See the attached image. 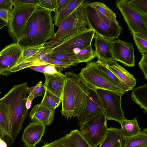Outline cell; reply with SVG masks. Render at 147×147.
<instances>
[{
  "label": "cell",
  "instance_id": "obj_42",
  "mask_svg": "<svg viewBox=\"0 0 147 147\" xmlns=\"http://www.w3.org/2000/svg\"><path fill=\"white\" fill-rule=\"evenodd\" d=\"M13 6L12 0H0V9H5L11 12Z\"/></svg>",
  "mask_w": 147,
  "mask_h": 147
},
{
  "label": "cell",
  "instance_id": "obj_49",
  "mask_svg": "<svg viewBox=\"0 0 147 147\" xmlns=\"http://www.w3.org/2000/svg\"><path fill=\"white\" fill-rule=\"evenodd\" d=\"M133 147H147V146H139Z\"/></svg>",
  "mask_w": 147,
  "mask_h": 147
},
{
  "label": "cell",
  "instance_id": "obj_40",
  "mask_svg": "<svg viewBox=\"0 0 147 147\" xmlns=\"http://www.w3.org/2000/svg\"><path fill=\"white\" fill-rule=\"evenodd\" d=\"M69 0H56L55 14L60 12L67 5Z\"/></svg>",
  "mask_w": 147,
  "mask_h": 147
},
{
  "label": "cell",
  "instance_id": "obj_20",
  "mask_svg": "<svg viewBox=\"0 0 147 147\" xmlns=\"http://www.w3.org/2000/svg\"><path fill=\"white\" fill-rule=\"evenodd\" d=\"M45 89L61 98L66 75L61 72L53 74H44Z\"/></svg>",
  "mask_w": 147,
  "mask_h": 147
},
{
  "label": "cell",
  "instance_id": "obj_36",
  "mask_svg": "<svg viewBox=\"0 0 147 147\" xmlns=\"http://www.w3.org/2000/svg\"><path fill=\"white\" fill-rule=\"evenodd\" d=\"M40 147H73L69 140V134H67L64 136L55 140L53 142L45 143Z\"/></svg>",
  "mask_w": 147,
  "mask_h": 147
},
{
  "label": "cell",
  "instance_id": "obj_2",
  "mask_svg": "<svg viewBox=\"0 0 147 147\" xmlns=\"http://www.w3.org/2000/svg\"><path fill=\"white\" fill-rule=\"evenodd\" d=\"M65 75L61 113L67 118L78 117L85 107L87 96L92 88L73 71L67 72Z\"/></svg>",
  "mask_w": 147,
  "mask_h": 147
},
{
  "label": "cell",
  "instance_id": "obj_22",
  "mask_svg": "<svg viewBox=\"0 0 147 147\" xmlns=\"http://www.w3.org/2000/svg\"><path fill=\"white\" fill-rule=\"evenodd\" d=\"M147 146V128H144L138 134L129 137L121 136V147Z\"/></svg>",
  "mask_w": 147,
  "mask_h": 147
},
{
  "label": "cell",
  "instance_id": "obj_9",
  "mask_svg": "<svg viewBox=\"0 0 147 147\" xmlns=\"http://www.w3.org/2000/svg\"><path fill=\"white\" fill-rule=\"evenodd\" d=\"M115 3L131 32L147 34V15L135 10L129 4L127 0H117Z\"/></svg>",
  "mask_w": 147,
  "mask_h": 147
},
{
  "label": "cell",
  "instance_id": "obj_18",
  "mask_svg": "<svg viewBox=\"0 0 147 147\" xmlns=\"http://www.w3.org/2000/svg\"><path fill=\"white\" fill-rule=\"evenodd\" d=\"M100 18L109 27L122 30L116 20V16L110 8L100 2L90 3Z\"/></svg>",
  "mask_w": 147,
  "mask_h": 147
},
{
  "label": "cell",
  "instance_id": "obj_32",
  "mask_svg": "<svg viewBox=\"0 0 147 147\" xmlns=\"http://www.w3.org/2000/svg\"><path fill=\"white\" fill-rule=\"evenodd\" d=\"M76 55L79 63L89 62L95 57L91 45L81 49Z\"/></svg>",
  "mask_w": 147,
  "mask_h": 147
},
{
  "label": "cell",
  "instance_id": "obj_13",
  "mask_svg": "<svg viewBox=\"0 0 147 147\" xmlns=\"http://www.w3.org/2000/svg\"><path fill=\"white\" fill-rule=\"evenodd\" d=\"M103 111L101 101L96 91L91 89L87 97L85 107L78 117V125L82 126Z\"/></svg>",
  "mask_w": 147,
  "mask_h": 147
},
{
  "label": "cell",
  "instance_id": "obj_29",
  "mask_svg": "<svg viewBox=\"0 0 147 147\" xmlns=\"http://www.w3.org/2000/svg\"><path fill=\"white\" fill-rule=\"evenodd\" d=\"M0 125L5 136L10 139L11 130L9 121L6 108L0 100Z\"/></svg>",
  "mask_w": 147,
  "mask_h": 147
},
{
  "label": "cell",
  "instance_id": "obj_45",
  "mask_svg": "<svg viewBox=\"0 0 147 147\" xmlns=\"http://www.w3.org/2000/svg\"><path fill=\"white\" fill-rule=\"evenodd\" d=\"M32 100L30 98H26V106L27 109L28 110L31 107L32 105Z\"/></svg>",
  "mask_w": 147,
  "mask_h": 147
},
{
  "label": "cell",
  "instance_id": "obj_1",
  "mask_svg": "<svg viewBox=\"0 0 147 147\" xmlns=\"http://www.w3.org/2000/svg\"><path fill=\"white\" fill-rule=\"evenodd\" d=\"M51 12L38 8L32 13L17 42L22 49L44 44L53 37L55 33Z\"/></svg>",
  "mask_w": 147,
  "mask_h": 147
},
{
  "label": "cell",
  "instance_id": "obj_5",
  "mask_svg": "<svg viewBox=\"0 0 147 147\" xmlns=\"http://www.w3.org/2000/svg\"><path fill=\"white\" fill-rule=\"evenodd\" d=\"M13 9L7 26L10 36L15 41L20 39L28 20L37 8V5H30L12 0Z\"/></svg>",
  "mask_w": 147,
  "mask_h": 147
},
{
  "label": "cell",
  "instance_id": "obj_33",
  "mask_svg": "<svg viewBox=\"0 0 147 147\" xmlns=\"http://www.w3.org/2000/svg\"><path fill=\"white\" fill-rule=\"evenodd\" d=\"M137 48L142 54L147 53V34L131 32Z\"/></svg>",
  "mask_w": 147,
  "mask_h": 147
},
{
  "label": "cell",
  "instance_id": "obj_34",
  "mask_svg": "<svg viewBox=\"0 0 147 147\" xmlns=\"http://www.w3.org/2000/svg\"><path fill=\"white\" fill-rule=\"evenodd\" d=\"M44 45V44H42L37 46L27 47L24 49L18 62L15 66L22 63L27 59L35 55L40 51Z\"/></svg>",
  "mask_w": 147,
  "mask_h": 147
},
{
  "label": "cell",
  "instance_id": "obj_19",
  "mask_svg": "<svg viewBox=\"0 0 147 147\" xmlns=\"http://www.w3.org/2000/svg\"><path fill=\"white\" fill-rule=\"evenodd\" d=\"M55 110L37 104L30 112L29 117L33 122L43 124L46 126L51 125L54 119Z\"/></svg>",
  "mask_w": 147,
  "mask_h": 147
},
{
  "label": "cell",
  "instance_id": "obj_37",
  "mask_svg": "<svg viewBox=\"0 0 147 147\" xmlns=\"http://www.w3.org/2000/svg\"><path fill=\"white\" fill-rule=\"evenodd\" d=\"M128 2L133 8L138 12L147 15V0H128Z\"/></svg>",
  "mask_w": 147,
  "mask_h": 147
},
{
  "label": "cell",
  "instance_id": "obj_43",
  "mask_svg": "<svg viewBox=\"0 0 147 147\" xmlns=\"http://www.w3.org/2000/svg\"><path fill=\"white\" fill-rule=\"evenodd\" d=\"M11 12L5 9H0V18L7 24Z\"/></svg>",
  "mask_w": 147,
  "mask_h": 147
},
{
  "label": "cell",
  "instance_id": "obj_23",
  "mask_svg": "<svg viewBox=\"0 0 147 147\" xmlns=\"http://www.w3.org/2000/svg\"><path fill=\"white\" fill-rule=\"evenodd\" d=\"M96 63L98 70L106 79L114 85L120 88L125 93L127 91L125 86L105 63L99 60Z\"/></svg>",
  "mask_w": 147,
  "mask_h": 147
},
{
  "label": "cell",
  "instance_id": "obj_30",
  "mask_svg": "<svg viewBox=\"0 0 147 147\" xmlns=\"http://www.w3.org/2000/svg\"><path fill=\"white\" fill-rule=\"evenodd\" d=\"M69 134V140L73 147H92L79 130H72Z\"/></svg>",
  "mask_w": 147,
  "mask_h": 147
},
{
  "label": "cell",
  "instance_id": "obj_12",
  "mask_svg": "<svg viewBox=\"0 0 147 147\" xmlns=\"http://www.w3.org/2000/svg\"><path fill=\"white\" fill-rule=\"evenodd\" d=\"M23 50L17 42L6 46L0 51V74L9 75V71L18 62Z\"/></svg>",
  "mask_w": 147,
  "mask_h": 147
},
{
  "label": "cell",
  "instance_id": "obj_44",
  "mask_svg": "<svg viewBox=\"0 0 147 147\" xmlns=\"http://www.w3.org/2000/svg\"><path fill=\"white\" fill-rule=\"evenodd\" d=\"M18 3L30 5H37L40 0H15Z\"/></svg>",
  "mask_w": 147,
  "mask_h": 147
},
{
  "label": "cell",
  "instance_id": "obj_3",
  "mask_svg": "<svg viewBox=\"0 0 147 147\" xmlns=\"http://www.w3.org/2000/svg\"><path fill=\"white\" fill-rule=\"evenodd\" d=\"M27 82L15 85L0 98L5 105L9 117L11 130V140L13 143L23 127L28 110L26 106Z\"/></svg>",
  "mask_w": 147,
  "mask_h": 147
},
{
  "label": "cell",
  "instance_id": "obj_27",
  "mask_svg": "<svg viewBox=\"0 0 147 147\" xmlns=\"http://www.w3.org/2000/svg\"><path fill=\"white\" fill-rule=\"evenodd\" d=\"M48 54L53 59L68 63L72 65H76L79 63L76 54L72 50L69 51L52 52Z\"/></svg>",
  "mask_w": 147,
  "mask_h": 147
},
{
  "label": "cell",
  "instance_id": "obj_15",
  "mask_svg": "<svg viewBox=\"0 0 147 147\" xmlns=\"http://www.w3.org/2000/svg\"><path fill=\"white\" fill-rule=\"evenodd\" d=\"M46 126L43 124L33 122L24 129L22 140L25 146L35 147L41 140L45 129Z\"/></svg>",
  "mask_w": 147,
  "mask_h": 147
},
{
  "label": "cell",
  "instance_id": "obj_39",
  "mask_svg": "<svg viewBox=\"0 0 147 147\" xmlns=\"http://www.w3.org/2000/svg\"><path fill=\"white\" fill-rule=\"evenodd\" d=\"M139 67L143 72L145 78L147 79V53L142 54V58L138 63Z\"/></svg>",
  "mask_w": 147,
  "mask_h": 147
},
{
  "label": "cell",
  "instance_id": "obj_4",
  "mask_svg": "<svg viewBox=\"0 0 147 147\" xmlns=\"http://www.w3.org/2000/svg\"><path fill=\"white\" fill-rule=\"evenodd\" d=\"M95 33L92 29L87 28L61 41L47 42L40 50L48 54L52 52L69 51L76 48L81 50L91 45Z\"/></svg>",
  "mask_w": 147,
  "mask_h": 147
},
{
  "label": "cell",
  "instance_id": "obj_7",
  "mask_svg": "<svg viewBox=\"0 0 147 147\" xmlns=\"http://www.w3.org/2000/svg\"><path fill=\"white\" fill-rule=\"evenodd\" d=\"M79 75L91 88L96 90H105L114 92L122 96L125 93L106 79L98 70L94 61L88 63L85 67L82 69Z\"/></svg>",
  "mask_w": 147,
  "mask_h": 147
},
{
  "label": "cell",
  "instance_id": "obj_6",
  "mask_svg": "<svg viewBox=\"0 0 147 147\" xmlns=\"http://www.w3.org/2000/svg\"><path fill=\"white\" fill-rule=\"evenodd\" d=\"M84 2L60 24L57 31L49 41H61L87 28V22L84 11Z\"/></svg>",
  "mask_w": 147,
  "mask_h": 147
},
{
  "label": "cell",
  "instance_id": "obj_46",
  "mask_svg": "<svg viewBox=\"0 0 147 147\" xmlns=\"http://www.w3.org/2000/svg\"><path fill=\"white\" fill-rule=\"evenodd\" d=\"M8 24L0 18V30L4 27L7 25Z\"/></svg>",
  "mask_w": 147,
  "mask_h": 147
},
{
  "label": "cell",
  "instance_id": "obj_17",
  "mask_svg": "<svg viewBox=\"0 0 147 147\" xmlns=\"http://www.w3.org/2000/svg\"><path fill=\"white\" fill-rule=\"evenodd\" d=\"M105 63L124 85L127 91L134 88L136 84V79L132 75L120 65L115 59Z\"/></svg>",
  "mask_w": 147,
  "mask_h": 147
},
{
  "label": "cell",
  "instance_id": "obj_48",
  "mask_svg": "<svg viewBox=\"0 0 147 147\" xmlns=\"http://www.w3.org/2000/svg\"><path fill=\"white\" fill-rule=\"evenodd\" d=\"M5 136V135L0 125V139H1L3 140Z\"/></svg>",
  "mask_w": 147,
  "mask_h": 147
},
{
  "label": "cell",
  "instance_id": "obj_41",
  "mask_svg": "<svg viewBox=\"0 0 147 147\" xmlns=\"http://www.w3.org/2000/svg\"><path fill=\"white\" fill-rule=\"evenodd\" d=\"M49 64L53 65L64 68H68L72 65L70 64L59 60L53 59L51 57L49 59Z\"/></svg>",
  "mask_w": 147,
  "mask_h": 147
},
{
  "label": "cell",
  "instance_id": "obj_21",
  "mask_svg": "<svg viewBox=\"0 0 147 147\" xmlns=\"http://www.w3.org/2000/svg\"><path fill=\"white\" fill-rule=\"evenodd\" d=\"M121 135L120 129L108 128L106 136L99 147H121Z\"/></svg>",
  "mask_w": 147,
  "mask_h": 147
},
{
  "label": "cell",
  "instance_id": "obj_28",
  "mask_svg": "<svg viewBox=\"0 0 147 147\" xmlns=\"http://www.w3.org/2000/svg\"><path fill=\"white\" fill-rule=\"evenodd\" d=\"M61 102L60 98L45 89L43 98L40 104L44 107L55 110Z\"/></svg>",
  "mask_w": 147,
  "mask_h": 147
},
{
  "label": "cell",
  "instance_id": "obj_47",
  "mask_svg": "<svg viewBox=\"0 0 147 147\" xmlns=\"http://www.w3.org/2000/svg\"><path fill=\"white\" fill-rule=\"evenodd\" d=\"M0 147H7L6 143L1 139H0Z\"/></svg>",
  "mask_w": 147,
  "mask_h": 147
},
{
  "label": "cell",
  "instance_id": "obj_8",
  "mask_svg": "<svg viewBox=\"0 0 147 147\" xmlns=\"http://www.w3.org/2000/svg\"><path fill=\"white\" fill-rule=\"evenodd\" d=\"M107 121L102 113L80 127L79 131L92 147H97L105 138L108 129Z\"/></svg>",
  "mask_w": 147,
  "mask_h": 147
},
{
  "label": "cell",
  "instance_id": "obj_16",
  "mask_svg": "<svg viewBox=\"0 0 147 147\" xmlns=\"http://www.w3.org/2000/svg\"><path fill=\"white\" fill-rule=\"evenodd\" d=\"M94 38L95 57L105 63L115 59L112 49L113 40L104 38L96 34L95 35Z\"/></svg>",
  "mask_w": 147,
  "mask_h": 147
},
{
  "label": "cell",
  "instance_id": "obj_50",
  "mask_svg": "<svg viewBox=\"0 0 147 147\" xmlns=\"http://www.w3.org/2000/svg\"></svg>",
  "mask_w": 147,
  "mask_h": 147
},
{
  "label": "cell",
  "instance_id": "obj_10",
  "mask_svg": "<svg viewBox=\"0 0 147 147\" xmlns=\"http://www.w3.org/2000/svg\"><path fill=\"white\" fill-rule=\"evenodd\" d=\"M96 91L101 101L103 113L107 120L115 121L120 123L125 119L121 107L122 96L105 90Z\"/></svg>",
  "mask_w": 147,
  "mask_h": 147
},
{
  "label": "cell",
  "instance_id": "obj_24",
  "mask_svg": "<svg viewBox=\"0 0 147 147\" xmlns=\"http://www.w3.org/2000/svg\"><path fill=\"white\" fill-rule=\"evenodd\" d=\"M84 1V0H69V3L64 8L57 14L54 15L53 20L55 25L59 27L67 17Z\"/></svg>",
  "mask_w": 147,
  "mask_h": 147
},
{
  "label": "cell",
  "instance_id": "obj_31",
  "mask_svg": "<svg viewBox=\"0 0 147 147\" xmlns=\"http://www.w3.org/2000/svg\"><path fill=\"white\" fill-rule=\"evenodd\" d=\"M29 68L35 71L47 74L59 73L61 72L63 70L62 67L51 64L32 66Z\"/></svg>",
  "mask_w": 147,
  "mask_h": 147
},
{
  "label": "cell",
  "instance_id": "obj_14",
  "mask_svg": "<svg viewBox=\"0 0 147 147\" xmlns=\"http://www.w3.org/2000/svg\"><path fill=\"white\" fill-rule=\"evenodd\" d=\"M112 49L115 59L125 66L135 65L134 51L132 43L120 40H114L112 42Z\"/></svg>",
  "mask_w": 147,
  "mask_h": 147
},
{
  "label": "cell",
  "instance_id": "obj_38",
  "mask_svg": "<svg viewBox=\"0 0 147 147\" xmlns=\"http://www.w3.org/2000/svg\"><path fill=\"white\" fill-rule=\"evenodd\" d=\"M56 0H40L37 5L38 8H42L55 12Z\"/></svg>",
  "mask_w": 147,
  "mask_h": 147
},
{
  "label": "cell",
  "instance_id": "obj_35",
  "mask_svg": "<svg viewBox=\"0 0 147 147\" xmlns=\"http://www.w3.org/2000/svg\"><path fill=\"white\" fill-rule=\"evenodd\" d=\"M42 84V82L40 81L35 86L27 87L26 92L29 95L28 97L32 100L34 98L44 94L45 90V84Z\"/></svg>",
  "mask_w": 147,
  "mask_h": 147
},
{
  "label": "cell",
  "instance_id": "obj_11",
  "mask_svg": "<svg viewBox=\"0 0 147 147\" xmlns=\"http://www.w3.org/2000/svg\"><path fill=\"white\" fill-rule=\"evenodd\" d=\"M84 11L87 25L96 34L113 41L117 38L121 33L122 30L110 27L103 21L90 3L87 1L84 2Z\"/></svg>",
  "mask_w": 147,
  "mask_h": 147
},
{
  "label": "cell",
  "instance_id": "obj_25",
  "mask_svg": "<svg viewBox=\"0 0 147 147\" xmlns=\"http://www.w3.org/2000/svg\"><path fill=\"white\" fill-rule=\"evenodd\" d=\"M131 93L132 100L147 112V84L134 88Z\"/></svg>",
  "mask_w": 147,
  "mask_h": 147
},
{
  "label": "cell",
  "instance_id": "obj_26",
  "mask_svg": "<svg viewBox=\"0 0 147 147\" xmlns=\"http://www.w3.org/2000/svg\"><path fill=\"white\" fill-rule=\"evenodd\" d=\"M120 124L121 126L120 132L122 136H131L138 134L141 131L138 122L137 117L130 120L125 119Z\"/></svg>",
  "mask_w": 147,
  "mask_h": 147
}]
</instances>
